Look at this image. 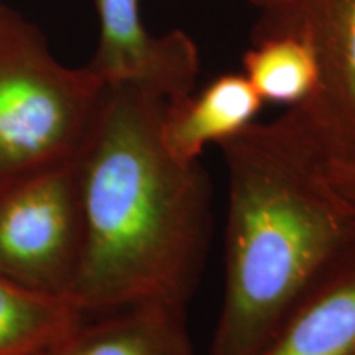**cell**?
I'll return each mask as SVG.
<instances>
[{
  "label": "cell",
  "mask_w": 355,
  "mask_h": 355,
  "mask_svg": "<svg viewBox=\"0 0 355 355\" xmlns=\"http://www.w3.org/2000/svg\"><path fill=\"white\" fill-rule=\"evenodd\" d=\"M166 101L135 84L109 86L78 162L81 265L69 298L84 316L159 301L188 306L206 265L212 191L201 162L162 140Z\"/></svg>",
  "instance_id": "cell-1"
},
{
  "label": "cell",
  "mask_w": 355,
  "mask_h": 355,
  "mask_svg": "<svg viewBox=\"0 0 355 355\" xmlns=\"http://www.w3.org/2000/svg\"><path fill=\"white\" fill-rule=\"evenodd\" d=\"M229 181L224 296L209 355H257L311 288L355 248L336 157L303 105L220 144Z\"/></svg>",
  "instance_id": "cell-2"
},
{
  "label": "cell",
  "mask_w": 355,
  "mask_h": 355,
  "mask_svg": "<svg viewBox=\"0 0 355 355\" xmlns=\"http://www.w3.org/2000/svg\"><path fill=\"white\" fill-rule=\"evenodd\" d=\"M109 86L56 60L38 26L0 6V188L78 162Z\"/></svg>",
  "instance_id": "cell-3"
},
{
  "label": "cell",
  "mask_w": 355,
  "mask_h": 355,
  "mask_svg": "<svg viewBox=\"0 0 355 355\" xmlns=\"http://www.w3.org/2000/svg\"><path fill=\"white\" fill-rule=\"evenodd\" d=\"M78 162L0 188L2 278L44 295L69 298L84 247Z\"/></svg>",
  "instance_id": "cell-4"
},
{
  "label": "cell",
  "mask_w": 355,
  "mask_h": 355,
  "mask_svg": "<svg viewBox=\"0 0 355 355\" xmlns=\"http://www.w3.org/2000/svg\"><path fill=\"white\" fill-rule=\"evenodd\" d=\"M295 35L313 46L316 94L303 102L336 158H355V0H279L263 8L252 42Z\"/></svg>",
  "instance_id": "cell-5"
},
{
  "label": "cell",
  "mask_w": 355,
  "mask_h": 355,
  "mask_svg": "<svg viewBox=\"0 0 355 355\" xmlns=\"http://www.w3.org/2000/svg\"><path fill=\"white\" fill-rule=\"evenodd\" d=\"M99 43L87 68L107 86L135 84L166 102L194 91L199 51L175 30L155 37L141 20L139 0H94Z\"/></svg>",
  "instance_id": "cell-6"
},
{
  "label": "cell",
  "mask_w": 355,
  "mask_h": 355,
  "mask_svg": "<svg viewBox=\"0 0 355 355\" xmlns=\"http://www.w3.org/2000/svg\"><path fill=\"white\" fill-rule=\"evenodd\" d=\"M37 355H194L186 306L148 301L87 318Z\"/></svg>",
  "instance_id": "cell-7"
},
{
  "label": "cell",
  "mask_w": 355,
  "mask_h": 355,
  "mask_svg": "<svg viewBox=\"0 0 355 355\" xmlns=\"http://www.w3.org/2000/svg\"><path fill=\"white\" fill-rule=\"evenodd\" d=\"M263 101L242 73L212 79L198 94L166 102L162 140L178 162H199L206 146L224 144L257 122Z\"/></svg>",
  "instance_id": "cell-8"
},
{
  "label": "cell",
  "mask_w": 355,
  "mask_h": 355,
  "mask_svg": "<svg viewBox=\"0 0 355 355\" xmlns=\"http://www.w3.org/2000/svg\"><path fill=\"white\" fill-rule=\"evenodd\" d=\"M257 355H355V248L296 303Z\"/></svg>",
  "instance_id": "cell-9"
},
{
  "label": "cell",
  "mask_w": 355,
  "mask_h": 355,
  "mask_svg": "<svg viewBox=\"0 0 355 355\" xmlns=\"http://www.w3.org/2000/svg\"><path fill=\"white\" fill-rule=\"evenodd\" d=\"M84 319L68 296L44 295L0 277V355H37Z\"/></svg>",
  "instance_id": "cell-10"
},
{
  "label": "cell",
  "mask_w": 355,
  "mask_h": 355,
  "mask_svg": "<svg viewBox=\"0 0 355 355\" xmlns=\"http://www.w3.org/2000/svg\"><path fill=\"white\" fill-rule=\"evenodd\" d=\"M242 74L261 101L288 107L309 101L319 84L316 53L304 38L295 35L254 42L242 58Z\"/></svg>",
  "instance_id": "cell-11"
},
{
  "label": "cell",
  "mask_w": 355,
  "mask_h": 355,
  "mask_svg": "<svg viewBox=\"0 0 355 355\" xmlns=\"http://www.w3.org/2000/svg\"><path fill=\"white\" fill-rule=\"evenodd\" d=\"M329 180L337 193L355 211V158H336L329 162Z\"/></svg>",
  "instance_id": "cell-12"
},
{
  "label": "cell",
  "mask_w": 355,
  "mask_h": 355,
  "mask_svg": "<svg viewBox=\"0 0 355 355\" xmlns=\"http://www.w3.org/2000/svg\"><path fill=\"white\" fill-rule=\"evenodd\" d=\"M245 2H248L250 6H254L257 8H260V10H263V8H268L275 6V3H278L279 0H245Z\"/></svg>",
  "instance_id": "cell-13"
}]
</instances>
